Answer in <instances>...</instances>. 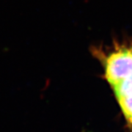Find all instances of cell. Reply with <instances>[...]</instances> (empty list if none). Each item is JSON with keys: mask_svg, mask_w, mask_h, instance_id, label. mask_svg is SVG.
<instances>
[{"mask_svg": "<svg viewBox=\"0 0 132 132\" xmlns=\"http://www.w3.org/2000/svg\"><path fill=\"white\" fill-rule=\"evenodd\" d=\"M105 76L111 86L132 76V48H118L105 60Z\"/></svg>", "mask_w": 132, "mask_h": 132, "instance_id": "1", "label": "cell"}, {"mask_svg": "<svg viewBox=\"0 0 132 132\" xmlns=\"http://www.w3.org/2000/svg\"><path fill=\"white\" fill-rule=\"evenodd\" d=\"M112 87L128 123L132 127V76Z\"/></svg>", "mask_w": 132, "mask_h": 132, "instance_id": "2", "label": "cell"}]
</instances>
